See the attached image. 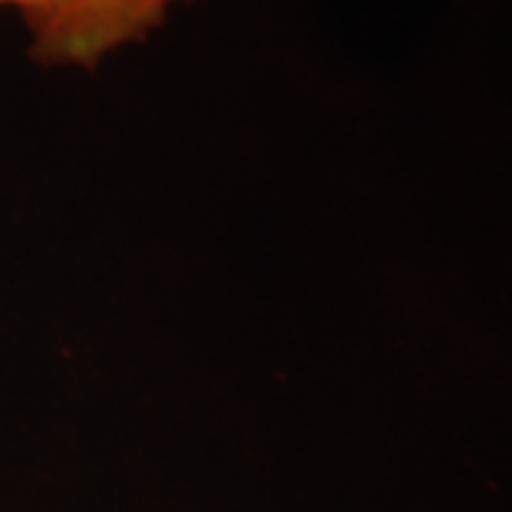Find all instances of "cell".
Returning a JSON list of instances; mask_svg holds the SVG:
<instances>
[{"label": "cell", "mask_w": 512, "mask_h": 512, "mask_svg": "<svg viewBox=\"0 0 512 512\" xmlns=\"http://www.w3.org/2000/svg\"><path fill=\"white\" fill-rule=\"evenodd\" d=\"M183 0H6L43 66L92 69L114 49L143 40Z\"/></svg>", "instance_id": "6da1fadb"}, {"label": "cell", "mask_w": 512, "mask_h": 512, "mask_svg": "<svg viewBox=\"0 0 512 512\" xmlns=\"http://www.w3.org/2000/svg\"><path fill=\"white\" fill-rule=\"evenodd\" d=\"M0 6H6V0H0Z\"/></svg>", "instance_id": "7a4b0ae2"}]
</instances>
